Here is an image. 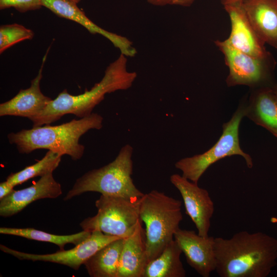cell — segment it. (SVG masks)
<instances>
[{
    "mask_svg": "<svg viewBox=\"0 0 277 277\" xmlns=\"http://www.w3.org/2000/svg\"><path fill=\"white\" fill-rule=\"evenodd\" d=\"M214 251L220 277H267L277 264V239L262 232L215 238Z\"/></svg>",
    "mask_w": 277,
    "mask_h": 277,
    "instance_id": "cell-1",
    "label": "cell"
},
{
    "mask_svg": "<svg viewBox=\"0 0 277 277\" xmlns=\"http://www.w3.org/2000/svg\"><path fill=\"white\" fill-rule=\"evenodd\" d=\"M126 63L125 56L121 54L108 66L102 79L83 93L73 95L69 93L67 89L64 90L39 114L31 120L33 127L49 125L68 114L79 118L88 116L104 99L105 94L130 88L136 74L127 71Z\"/></svg>",
    "mask_w": 277,
    "mask_h": 277,
    "instance_id": "cell-2",
    "label": "cell"
},
{
    "mask_svg": "<svg viewBox=\"0 0 277 277\" xmlns=\"http://www.w3.org/2000/svg\"><path fill=\"white\" fill-rule=\"evenodd\" d=\"M103 117L95 113L56 126L49 125L33 127L7 135L11 144L18 152L29 154L37 149H45L62 156L68 155L76 161L83 156L85 147L80 144V137L91 129H101Z\"/></svg>",
    "mask_w": 277,
    "mask_h": 277,
    "instance_id": "cell-3",
    "label": "cell"
},
{
    "mask_svg": "<svg viewBox=\"0 0 277 277\" xmlns=\"http://www.w3.org/2000/svg\"><path fill=\"white\" fill-rule=\"evenodd\" d=\"M133 148L123 146L115 159L107 165L85 173L78 178L64 198L65 201L87 192H97L102 195L139 200L144 193L135 186L133 171Z\"/></svg>",
    "mask_w": 277,
    "mask_h": 277,
    "instance_id": "cell-4",
    "label": "cell"
},
{
    "mask_svg": "<svg viewBox=\"0 0 277 277\" xmlns=\"http://www.w3.org/2000/svg\"><path fill=\"white\" fill-rule=\"evenodd\" d=\"M182 202L153 190L141 198L139 215L145 225L149 261L156 258L174 240L183 220Z\"/></svg>",
    "mask_w": 277,
    "mask_h": 277,
    "instance_id": "cell-5",
    "label": "cell"
},
{
    "mask_svg": "<svg viewBox=\"0 0 277 277\" xmlns=\"http://www.w3.org/2000/svg\"><path fill=\"white\" fill-rule=\"evenodd\" d=\"M245 115V103H242L231 119L223 125V132L216 143L203 153L187 157L175 163L176 169L182 172V176L195 183L206 170L216 162L227 156L239 155L242 156L249 168L253 166L250 155L241 149L239 141V127Z\"/></svg>",
    "mask_w": 277,
    "mask_h": 277,
    "instance_id": "cell-6",
    "label": "cell"
},
{
    "mask_svg": "<svg viewBox=\"0 0 277 277\" xmlns=\"http://www.w3.org/2000/svg\"><path fill=\"white\" fill-rule=\"evenodd\" d=\"M141 200L101 194L95 203L97 213L85 219L80 225L84 231L98 230L105 234L126 238L133 233L140 221Z\"/></svg>",
    "mask_w": 277,
    "mask_h": 277,
    "instance_id": "cell-7",
    "label": "cell"
},
{
    "mask_svg": "<svg viewBox=\"0 0 277 277\" xmlns=\"http://www.w3.org/2000/svg\"><path fill=\"white\" fill-rule=\"evenodd\" d=\"M215 44L223 53L229 69L226 80L228 86L246 85L255 88L267 85L274 67L271 56H253L226 45L223 41H216Z\"/></svg>",
    "mask_w": 277,
    "mask_h": 277,
    "instance_id": "cell-8",
    "label": "cell"
},
{
    "mask_svg": "<svg viewBox=\"0 0 277 277\" xmlns=\"http://www.w3.org/2000/svg\"><path fill=\"white\" fill-rule=\"evenodd\" d=\"M120 239L117 236L105 234L100 231H94L81 243L68 250H59L50 254H38L28 253L12 249L0 245L2 251L13 255L19 260L32 261L48 262L64 265L75 270L101 248L108 243Z\"/></svg>",
    "mask_w": 277,
    "mask_h": 277,
    "instance_id": "cell-9",
    "label": "cell"
},
{
    "mask_svg": "<svg viewBox=\"0 0 277 277\" xmlns=\"http://www.w3.org/2000/svg\"><path fill=\"white\" fill-rule=\"evenodd\" d=\"M170 180L179 191L186 213L195 224L197 233L208 236L214 205L208 191L178 174L171 175Z\"/></svg>",
    "mask_w": 277,
    "mask_h": 277,
    "instance_id": "cell-10",
    "label": "cell"
},
{
    "mask_svg": "<svg viewBox=\"0 0 277 277\" xmlns=\"http://www.w3.org/2000/svg\"><path fill=\"white\" fill-rule=\"evenodd\" d=\"M231 22L229 37L223 41L226 45L250 55L268 58L270 53L251 26L242 6L237 2L224 6Z\"/></svg>",
    "mask_w": 277,
    "mask_h": 277,
    "instance_id": "cell-11",
    "label": "cell"
},
{
    "mask_svg": "<svg viewBox=\"0 0 277 277\" xmlns=\"http://www.w3.org/2000/svg\"><path fill=\"white\" fill-rule=\"evenodd\" d=\"M214 239L209 235L201 236L194 230L180 228L174 235L187 263L203 277H209L215 270Z\"/></svg>",
    "mask_w": 277,
    "mask_h": 277,
    "instance_id": "cell-12",
    "label": "cell"
},
{
    "mask_svg": "<svg viewBox=\"0 0 277 277\" xmlns=\"http://www.w3.org/2000/svg\"><path fill=\"white\" fill-rule=\"evenodd\" d=\"M62 193L61 185L54 179L53 172L41 176L31 186L13 190L0 200V215L4 217L13 216L29 204L39 199H55Z\"/></svg>",
    "mask_w": 277,
    "mask_h": 277,
    "instance_id": "cell-13",
    "label": "cell"
},
{
    "mask_svg": "<svg viewBox=\"0 0 277 277\" xmlns=\"http://www.w3.org/2000/svg\"><path fill=\"white\" fill-rule=\"evenodd\" d=\"M44 56L37 75L31 82L30 86L21 89L10 100L0 104V116H15L30 121L39 114L52 99L41 91L40 83L47 54Z\"/></svg>",
    "mask_w": 277,
    "mask_h": 277,
    "instance_id": "cell-14",
    "label": "cell"
},
{
    "mask_svg": "<svg viewBox=\"0 0 277 277\" xmlns=\"http://www.w3.org/2000/svg\"><path fill=\"white\" fill-rule=\"evenodd\" d=\"M42 6L59 17L75 22L92 34L98 33L108 39L125 56H133L136 51L126 38L107 31L92 22L77 6L70 0H42Z\"/></svg>",
    "mask_w": 277,
    "mask_h": 277,
    "instance_id": "cell-15",
    "label": "cell"
},
{
    "mask_svg": "<svg viewBox=\"0 0 277 277\" xmlns=\"http://www.w3.org/2000/svg\"><path fill=\"white\" fill-rule=\"evenodd\" d=\"M277 137V84L255 88L245 103V115Z\"/></svg>",
    "mask_w": 277,
    "mask_h": 277,
    "instance_id": "cell-16",
    "label": "cell"
},
{
    "mask_svg": "<svg viewBox=\"0 0 277 277\" xmlns=\"http://www.w3.org/2000/svg\"><path fill=\"white\" fill-rule=\"evenodd\" d=\"M242 6L261 40L277 49V0H243Z\"/></svg>",
    "mask_w": 277,
    "mask_h": 277,
    "instance_id": "cell-17",
    "label": "cell"
},
{
    "mask_svg": "<svg viewBox=\"0 0 277 277\" xmlns=\"http://www.w3.org/2000/svg\"><path fill=\"white\" fill-rule=\"evenodd\" d=\"M149 262L145 231L140 220L133 233L124 239L117 277H143Z\"/></svg>",
    "mask_w": 277,
    "mask_h": 277,
    "instance_id": "cell-18",
    "label": "cell"
},
{
    "mask_svg": "<svg viewBox=\"0 0 277 277\" xmlns=\"http://www.w3.org/2000/svg\"><path fill=\"white\" fill-rule=\"evenodd\" d=\"M124 239L114 240L96 252L84 264L91 277H117Z\"/></svg>",
    "mask_w": 277,
    "mask_h": 277,
    "instance_id": "cell-19",
    "label": "cell"
},
{
    "mask_svg": "<svg viewBox=\"0 0 277 277\" xmlns=\"http://www.w3.org/2000/svg\"><path fill=\"white\" fill-rule=\"evenodd\" d=\"M182 251L173 240L156 258L149 262L143 277H185L186 270L181 261Z\"/></svg>",
    "mask_w": 277,
    "mask_h": 277,
    "instance_id": "cell-20",
    "label": "cell"
},
{
    "mask_svg": "<svg viewBox=\"0 0 277 277\" xmlns=\"http://www.w3.org/2000/svg\"><path fill=\"white\" fill-rule=\"evenodd\" d=\"M0 233L53 243L59 247L60 250H65V246L67 244L77 245L81 243L91 234V232L83 230L78 233L70 235H56L32 228H18L4 227L0 228Z\"/></svg>",
    "mask_w": 277,
    "mask_h": 277,
    "instance_id": "cell-21",
    "label": "cell"
},
{
    "mask_svg": "<svg viewBox=\"0 0 277 277\" xmlns=\"http://www.w3.org/2000/svg\"><path fill=\"white\" fill-rule=\"evenodd\" d=\"M62 156L48 150L44 156L35 164L8 175L6 181L13 187L20 185L30 179L43 176L53 171L58 166Z\"/></svg>",
    "mask_w": 277,
    "mask_h": 277,
    "instance_id": "cell-22",
    "label": "cell"
},
{
    "mask_svg": "<svg viewBox=\"0 0 277 277\" xmlns=\"http://www.w3.org/2000/svg\"><path fill=\"white\" fill-rule=\"evenodd\" d=\"M32 30L16 23L3 25L0 27V53L11 46L25 40L33 38Z\"/></svg>",
    "mask_w": 277,
    "mask_h": 277,
    "instance_id": "cell-23",
    "label": "cell"
},
{
    "mask_svg": "<svg viewBox=\"0 0 277 277\" xmlns=\"http://www.w3.org/2000/svg\"><path fill=\"white\" fill-rule=\"evenodd\" d=\"M42 7V0H0L1 10L14 8L24 13L39 9Z\"/></svg>",
    "mask_w": 277,
    "mask_h": 277,
    "instance_id": "cell-24",
    "label": "cell"
},
{
    "mask_svg": "<svg viewBox=\"0 0 277 277\" xmlns=\"http://www.w3.org/2000/svg\"><path fill=\"white\" fill-rule=\"evenodd\" d=\"M148 3L155 6L167 5H177L184 7L190 6L195 0H147Z\"/></svg>",
    "mask_w": 277,
    "mask_h": 277,
    "instance_id": "cell-25",
    "label": "cell"
},
{
    "mask_svg": "<svg viewBox=\"0 0 277 277\" xmlns=\"http://www.w3.org/2000/svg\"><path fill=\"white\" fill-rule=\"evenodd\" d=\"M14 187L6 180L0 184V200L9 195L13 190Z\"/></svg>",
    "mask_w": 277,
    "mask_h": 277,
    "instance_id": "cell-26",
    "label": "cell"
},
{
    "mask_svg": "<svg viewBox=\"0 0 277 277\" xmlns=\"http://www.w3.org/2000/svg\"><path fill=\"white\" fill-rule=\"evenodd\" d=\"M243 0H221L223 6L237 2H242Z\"/></svg>",
    "mask_w": 277,
    "mask_h": 277,
    "instance_id": "cell-27",
    "label": "cell"
},
{
    "mask_svg": "<svg viewBox=\"0 0 277 277\" xmlns=\"http://www.w3.org/2000/svg\"><path fill=\"white\" fill-rule=\"evenodd\" d=\"M70 1H71L72 2H73L75 3L76 4H77L79 2H80L81 0H70Z\"/></svg>",
    "mask_w": 277,
    "mask_h": 277,
    "instance_id": "cell-28",
    "label": "cell"
}]
</instances>
